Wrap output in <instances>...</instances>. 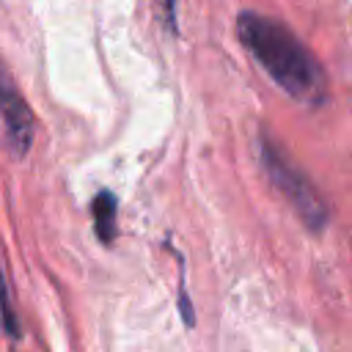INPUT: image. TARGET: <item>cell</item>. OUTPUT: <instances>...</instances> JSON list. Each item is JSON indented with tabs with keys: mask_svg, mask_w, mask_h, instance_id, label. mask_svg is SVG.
<instances>
[{
	"mask_svg": "<svg viewBox=\"0 0 352 352\" xmlns=\"http://www.w3.org/2000/svg\"><path fill=\"white\" fill-rule=\"evenodd\" d=\"M236 33L278 88H283L297 102L316 104L324 99V74L311 50L294 36L292 28L256 11H242L236 16Z\"/></svg>",
	"mask_w": 352,
	"mask_h": 352,
	"instance_id": "cell-1",
	"label": "cell"
},
{
	"mask_svg": "<svg viewBox=\"0 0 352 352\" xmlns=\"http://www.w3.org/2000/svg\"><path fill=\"white\" fill-rule=\"evenodd\" d=\"M258 154H261V168L267 170L270 182L278 187V192L294 206V212L300 214V220L311 228V231H322L327 226V204L324 198L314 190V184L308 182V176L302 170L294 168V162L289 157H283L275 143L261 135L258 138Z\"/></svg>",
	"mask_w": 352,
	"mask_h": 352,
	"instance_id": "cell-2",
	"label": "cell"
},
{
	"mask_svg": "<svg viewBox=\"0 0 352 352\" xmlns=\"http://www.w3.org/2000/svg\"><path fill=\"white\" fill-rule=\"evenodd\" d=\"M0 116L6 124V135H8V146L16 157H25L30 151L33 143V113L25 102V96L16 91L3 58H0Z\"/></svg>",
	"mask_w": 352,
	"mask_h": 352,
	"instance_id": "cell-3",
	"label": "cell"
},
{
	"mask_svg": "<svg viewBox=\"0 0 352 352\" xmlns=\"http://www.w3.org/2000/svg\"><path fill=\"white\" fill-rule=\"evenodd\" d=\"M91 217L96 239L102 245H113L118 236V198L110 190H99L91 198Z\"/></svg>",
	"mask_w": 352,
	"mask_h": 352,
	"instance_id": "cell-4",
	"label": "cell"
},
{
	"mask_svg": "<svg viewBox=\"0 0 352 352\" xmlns=\"http://www.w3.org/2000/svg\"><path fill=\"white\" fill-rule=\"evenodd\" d=\"M0 324H3V330H6V336H8L11 341L19 338V324H16V316H14L11 289H8V278H6L3 258H0Z\"/></svg>",
	"mask_w": 352,
	"mask_h": 352,
	"instance_id": "cell-5",
	"label": "cell"
},
{
	"mask_svg": "<svg viewBox=\"0 0 352 352\" xmlns=\"http://www.w3.org/2000/svg\"><path fill=\"white\" fill-rule=\"evenodd\" d=\"M176 6H179V0H162V14H165V19H168V28L176 33L179 30V19H176Z\"/></svg>",
	"mask_w": 352,
	"mask_h": 352,
	"instance_id": "cell-6",
	"label": "cell"
}]
</instances>
